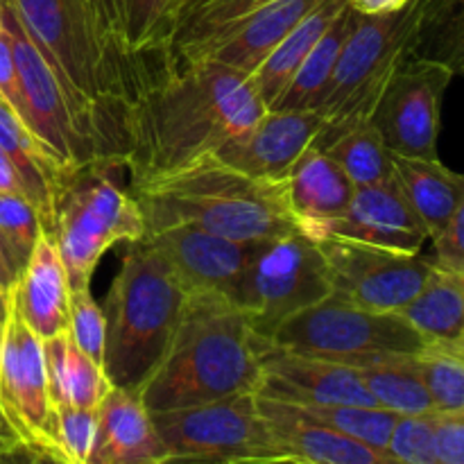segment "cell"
I'll return each mask as SVG.
<instances>
[{
	"label": "cell",
	"instance_id": "cell-22",
	"mask_svg": "<svg viewBox=\"0 0 464 464\" xmlns=\"http://www.w3.org/2000/svg\"><path fill=\"white\" fill-rule=\"evenodd\" d=\"M9 299L27 329L41 340L68 331V285L66 267L48 234H41L30 261L9 288Z\"/></svg>",
	"mask_w": 464,
	"mask_h": 464
},
{
	"label": "cell",
	"instance_id": "cell-34",
	"mask_svg": "<svg viewBox=\"0 0 464 464\" xmlns=\"http://www.w3.org/2000/svg\"><path fill=\"white\" fill-rule=\"evenodd\" d=\"M415 361L435 412H464V340H426Z\"/></svg>",
	"mask_w": 464,
	"mask_h": 464
},
{
	"label": "cell",
	"instance_id": "cell-41",
	"mask_svg": "<svg viewBox=\"0 0 464 464\" xmlns=\"http://www.w3.org/2000/svg\"><path fill=\"white\" fill-rule=\"evenodd\" d=\"M438 464H464V412H433Z\"/></svg>",
	"mask_w": 464,
	"mask_h": 464
},
{
	"label": "cell",
	"instance_id": "cell-3",
	"mask_svg": "<svg viewBox=\"0 0 464 464\" xmlns=\"http://www.w3.org/2000/svg\"><path fill=\"white\" fill-rule=\"evenodd\" d=\"M263 383L247 315L225 295L188 293L166 353L139 392L150 412L256 394Z\"/></svg>",
	"mask_w": 464,
	"mask_h": 464
},
{
	"label": "cell",
	"instance_id": "cell-5",
	"mask_svg": "<svg viewBox=\"0 0 464 464\" xmlns=\"http://www.w3.org/2000/svg\"><path fill=\"white\" fill-rule=\"evenodd\" d=\"M121 270L102 302V370L113 388L139 390L166 353L188 290L145 238L127 243Z\"/></svg>",
	"mask_w": 464,
	"mask_h": 464
},
{
	"label": "cell",
	"instance_id": "cell-30",
	"mask_svg": "<svg viewBox=\"0 0 464 464\" xmlns=\"http://www.w3.org/2000/svg\"><path fill=\"white\" fill-rule=\"evenodd\" d=\"M397 315L424 340H464V275L435 267Z\"/></svg>",
	"mask_w": 464,
	"mask_h": 464
},
{
	"label": "cell",
	"instance_id": "cell-42",
	"mask_svg": "<svg viewBox=\"0 0 464 464\" xmlns=\"http://www.w3.org/2000/svg\"><path fill=\"white\" fill-rule=\"evenodd\" d=\"M0 98L12 107V111L25 122V102H23L21 84H18V72L16 62H14V50H12V36L0 27Z\"/></svg>",
	"mask_w": 464,
	"mask_h": 464
},
{
	"label": "cell",
	"instance_id": "cell-29",
	"mask_svg": "<svg viewBox=\"0 0 464 464\" xmlns=\"http://www.w3.org/2000/svg\"><path fill=\"white\" fill-rule=\"evenodd\" d=\"M358 372L367 392L383 411L399 417L435 412L417 370L415 353H374L347 362Z\"/></svg>",
	"mask_w": 464,
	"mask_h": 464
},
{
	"label": "cell",
	"instance_id": "cell-23",
	"mask_svg": "<svg viewBox=\"0 0 464 464\" xmlns=\"http://www.w3.org/2000/svg\"><path fill=\"white\" fill-rule=\"evenodd\" d=\"M356 186L324 150L306 148L285 177V199L295 225L317 240L329 222L343 216Z\"/></svg>",
	"mask_w": 464,
	"mask_h": 464
},
{
	"label": "cell",
	"instance_id": "cell-15",
	"mask_svg": "<svg viewBox=\"0 0 464 464\" xmlns=\"http://www.w3.org/2000/svg\"><path fill=\"white\" fill-rule=\"evenodd\" d=\"M263 383L256 394L295 406H376L353 367L276 347L254 335Z\"/></svg>",
	"mask_w": 464,
	"mask_h": 464
},
{
	"label": "cell",
	"instance_id": "cell-43",
	"mask_svg": "<svg viewBox=\"0 0 464 464\" xmlns=\"http://www.w3.org/2000/svg\"><path fill=\"white\" fill-rule=\"evenodd\" d=\"M347 3L361 16H385V14L401 12L412 0H347Z\"/></svg>",
	"mask_w": 464,
	"mask_h": 464
},
{
	"label": "cell",
	"instance_id": "cell-11",
	"mask_svg": "<svg viewBox=\"0 0 464 464\" xmlns=\"http://www.w3.org/2000/svg\"><path fill=\"white\" fill-rule=\"evenodd\" d=\"M324 256L331 295L374 313H399L429 281L430 256L406 254L326 236L315 240Z\"/></svg>",
	"mask_w": 464,
	"mask_h": 464
},
{
	"label": "cell",
	"instance_id": "cell-1",
	"mask_svg": "<svg viewBox=\"0 0 464 464\" xmlns=\"http://www.w3.org/2000/svg\"><path fill=\"white\" fill-rule=\"evenodd\" d=\"M266 111L245 72L213 59L166 66L127 102L118 122V166L130 186L211 157Z\"/></svg>",
	"mask_w": 464,
	"mask_h": 464
},
{
	"label": "cell",
	"instance_id": "cell-28",
	"mask_svg": "<svg viewBox=\"0 0 464 464\" xmlns=\"http://www.w3.org/2000/svg\"><path fill=\"white\" fill-rule=\"evenodd\" d=\"M44 347L45 385L53 408L75 406L95 411L111 390L107 374L98 362L72 344L68 331L41 340Z\"/></svg>",
	"mask_w": 464,
	"mask_h": 464
},
{
	"label": "cell",
	"instance_id": "cell-9",
	"mask_svg": "<svg viewBox=\"0 0 464 464\" xmlns=\"http://www.w3.org/2000/svg\"><path fill=\"white\" fill-rule=\"evenodd\" d=\"M168 449V464H236L281 458L256 394H236L202 406L150 412Z\"/></svg>",
	"mask_w": 464,
	"mask_h": 464
},
{
	"label": "cell",
	"instance_id": "cell-37",
	"mask_svg": "<svg viewBox=\"0 0 464 464\" xmlns=\"http://www.w3.org/2000/svg\"><path fill=\"white\" fill-rule=\"evenodd\" d=\"M93 438L95 411L75 406L54 408L53 449L45 453H53L66 464H89Z\"/></svg>",
	"mask_w": 464,
	"mask_h": 464
},
{
	"label": "cell",
	"instance_id": "cell-13",
	"mask_svg": "<svg viewBox=\"0 0 464 464\" xmlns=\"http://www.w3.org/2000/svg\"><path fill=\"white\" fill-rule=\"evenodd\" d=\"M3 25L12 36L18 84L25 102V125L72 170L86 163L107 161L98 145L80 127L57 77L50 71L34 41L23 30L7 0Z\"/></svg>",
	"mask_w": 464,
	"mask_h": 464
},
{
	"label": "cell",
	"instance_id": "cell-24",
	"mask_svg": "<svg viewBox=\"0 0 464 464\" xmlns=\"http://www.w3.org/2000/svg\"><path fill=\"white\" fill-rule=\"evenodd\" d=\"M104 32L148 75L168 66L172 9L177 0H93Z\"/></svg>",
	"mask_w": 464,
	"mask_h": 464
},
{
	"label": "cell",
	"instance_id": "cell-7",
	"mask_svg": "<svg viewBox=\"0 0 464 464\" xmlns=\"http://www.w3.org/2000/svg\"><path fill=\"white\" fill-rule=\"evenodd\" d=\"M113 161H95L68 175L54 204L53 238L71 290L91 288L100 258L116 243H134L145 234L134 195L116 179Z\"/></svg>",
	"mask_w": 464,
	"mask_h": 464
},
{
	"label": "cell",
	"instance_id": "cell-10",
	"mask_svg": "<svg viewBox=\"0 0 464 464\" xmlns=\"http://www.w3.org/2000/svg\"><path fill=\"white\" fill-rule=\"evenodd\" d=\"M270 343L347 365L374 353H417L426 340L397 313L365 311L329 295L279 324Z\"/></svg>",
	"mask_w": 464,
	"mask_h": 464
},
{
	"label": "cell",
	"instance_id": "cell-26",
	"mask_svg": "<svg viewBox=\"0 0 464 464\" xmlns=\"http://www.w3.org/2000/svg\"><path fill=\"white\" fill-rule=\"evenodd\" d=\"M392 177L424 225L429 240L451 220L456 208L464 204L462 175L444 166L440 159L392 154Z\"/></svg>",
	"mask_w": 464,
	"mask_h": 464
},
{
	"label": "cell",
	"instance_id": "cell-51",
	"mask_svg": "<svg viewBox=\"0 0 464 464\" xmlns=\"http://www.w3.org/2000/svg\"><path fill=\"white\" fill-rule=\"evenodd\" d=\"M3 14H5V0H0V27H3Z\"/></svg>",
	"mask_w": 464,
	"mask_h": 464
},
{
	"label": "cell",
	"instance_id": "cell-21",
	"mask_svg": "<svg viewBox=\"0 0 464 464\" xmlns=\"http://www.w3.org/2000/svg\"><path fill=\"white\" fill-rule=\"evenodd\" d=\"M168 449L134 390L113 388L95 408L89 464H168Z\"/></svg>",
	"mask_w": 464,
	"mask_h": 464
},
{
	"label": "cell",
	"instance_id": "cell-33",
	"mask_svg": "<svg viewBox=\"0 0 464 464\" xmlns=\"http://www.w3.org/2000/svg\"><path fill=\"white\" fill-rule=\"evenodd\" d=\"M324 150L356 188L392 179V154L370 121L340 134Z\"/></svg>",
	"mask_w": 464,
	"mask_h": 464
},
{
	"label": "cell",
	"instance_id": "cell-14",
	"mask_svg": "<svg viewBox=\"0 0 464 464\" xmlns=\"http://www.w3.org/2000/svg\"><path fill=\"white\" fill-rule=\"evenodd\" d=\"M0 417L16 442L34 451L53 449L54 408L45 385L44 347L12 299L0 324Z\"/></svg>",
	"mask_w": 464,
	"mask_h": 464
},
{
	"label": "cell",
	"instance_id": "cell-31",
	"mask_svg": "<svg viewBox=\"0 0 464 464\" xmlns=\"http://www.w3.org/2000/svg\"><path fill=\"white\" fill-rule=\"evenodd\" d=\"M270 3L275 0H177L172 12L168 66L181 62L216 32L234 25Z\"/></svg>",
	"mask_w": 464,
	"mask_h": 464
},
{
	"label": "cell",
	"instance_id": "cell-35",
	"mask_svg": "<svg viewBox=\"0 0 464 464\" xmlns=\"http://www.w3.org/2000/svg\"><path fill=\"white\" fill-rule=\"evenodd\" d=\"M285 403V401H284ZM295 406V403H290ZM308 420L326 426L331 430L358 440L362 444L388 451L390 435L399 415L383 411L379 406H295Z\"/></svg>",
	"mask_w": 464,
	"mask_h": 464
},
{
	"label": "cell",
	"instance_id": "cell-44",
	"mask_svg": "<svg viewBox=\"0 0 464 464\" xmlns=\"http://www.w3.org/2000/svg\"><path fill=\"white\" fill-rule=\"evenodd\" d=\"M0 195H23L25 198L21 175L3 150H0Z\"/></svg>",
	"mask_w": 464,
	"mask_h": 464
},
{
	"label": "cell",
	"instance_id": "cell-38",
	"mask_svg": "<svg viewBox=\"0 0 464 464\" xmlns=\"http://www.w3.org/2000/svg\"><path fill=\"white\" fill-rule=\"evenodd\" d=\"M104 334H107V324H104L102 308L95 302L91 288L71 290L68 335H71L72 344L100 367H102L104 358Z\"/></svg>",
	"mask_w": 464,
	"mask_h": 464
},
{
	"label": "cell",
	"instance_id": "cell-36",
	"mask_svg": "<svg viewBox=\"0 0 464 464\" xmlns=\"http://www.w3.org/2000/svg\"><path fill=\"white\" fill-rule=\"evenodd\" d=\"M44 225L36 208L23 195H0V254L12 270L14 281L21 275Z\"/></svg>",
	"mask_w": 464,
	"mask_h": 464
},
{
	"label": "cell",
	"instance_id": "cell-20",
	"mask_svg": "<svg viewBox=\"0 0 464 464\" xmlns=\"http://www.w3.org/2000/svg\"><path fill=\"white\" fill-rule=\"evenodd\" d=\"M256 403L281 458H295L306 464H399L388 451L326 429L290 403L261 394H256Z\"/></svg>",
	"mask_w": 464,
	"mask_h": 464
},
{
	"label": "cell",
	"instance_id": "cell-32",
	"mask_svg": "<svg viewBox=\"0 0 464 464\" xmlns=\"http://www.w3.org/2000/svg\"><path fill=\"white\" fill-rule=\"evenodd\" d=\"M356 16L358 14L349 7V3L340 9L334 23L326 27L324 34L320 36V41L313 45L308 57L304 59L297 75L293 77L275 109H317L326 86H329L331 75H334L340 53H343L344 41L352 34Z\"/></svg>",
	"mask_w": 464,
	"mask_h": 464
},
{
	"label": "cell",
	"instance_id": "cell-47",
	"mask_svg": "<svg viewBox=\"0 0 464 464\" xmlns=\"http://www.w3.org/2000/svg\"><path fill=\"white\" fill-rule=\"evenodd\" d=\"M236 464H306L299 462L295 458H263V460H247V462H236Z\"/></svg>",
	"mask_w": 464,
	"mask_h": 464
},
{
	"label": "cell",
	"instance_id": "cell-4",
	"mask_svg": "<svg viewBox=\"0 0 464 464\" xmlns=\"http://www.w3.org/2000/svg\"><path fill=\"white\" fill-rule=\"evenodd\" d=\"M130 193L143 213L145 234L193 225L236 240H272L299 231L285 199V179L247 177L213 154L130 186Z\"/></svg>",
	"mask_w": 464,
	"mask_h": 464
},
{
	"label": "cell",
	"instance_id": "cell-2",
	"mask_svg": "<svg viewBox=\"0 0 464 464\" xmlns=\"http://www.w3.org/2000/svg\"><path fill=\"white\" fill-rule=\"evenodd\" d=\"M48 62L77 122L118 166L122 109L152 80L113 45L93 0H7ZM121 168V166H118Z\"/></svg>",
	"mask_w": 464,
	"mask_h": 464
},
{
	"label": "cell",
	"instance_id": "cell-40",
	"mask_svg": "<svg viewBox=\"0 0 464 464\" xmlns=\"http://www.w3.org/2000/svg\"><path fill=\"white\" fill-rule=\"evenodd\" d=\"M430 245H433L430 261L435 263V267L464 275V204L456 208L451 220L430 238Z\"/></svg>",
	"mask_w": 464,
	"mask_h": 464
},
{
	"label": "cell",
	"instance_id": "cell-25",
	"mask_svg": "<svg viewBox=\"0 0 464 464\" xmlns=\"http://www.w3.org/2000/svg\"><path fill=\"white\" fill-rule=\"evenodd\" d=\"M0 150L18 170L23 190L36 208L45 234L53 229L54 204L72 168H68L0 98Z\"/></svg>",
	"mask_w": 464,
	"mask_h": 464
},
{
	"label": "cell",
	"instance_id": "cell-12",
	"mask_svg": "<svg viewBox=\"0 0 464 464\" xmlns=\"http://www.w3.org/2000/svg\"><path fill=\"white\" fill-rule=\"evenodd\" d=\"M456 72L440 62L412 57L390 75L370 122L385 148L399 157L440 159L442 100Z\"/></svg>",
	"mask_w": 464,
	"mask_h": 464
},
{
	"label": "cell",
	"instance_id": "cell-6",
	"mask_svg": "<svg viewBox=\"0 0 464 464\" xmlns=\"http://www.w3.org/2000/svg\"><path fill=\"white\" fill-rule=\"evenodd\" d=\"M433 0H412L401 12L361 16L344 41L317 111L324 118L315 148H326L340 134L370 121L385 82L406 59L420 57Z\"/></svg>",
	"mask_w": 464,
	"mask_h": 464
},
{
	"label": "cell",
	"instance_id": "cell-48",
	"mask_svg": "<svg viewBox=\"0 0 464 464\" xmlns=\"http://www.w3.org/2000/svg\"><path fill=\"white\" fill-rule=\"evenodd\" d=\"M14 442H16V440H14V435L9 433V429L5 426L3 417H0V449L9 447V444H14Z\"/></svg>",
	"mask_w": 464,
	"mask_h": 464
},
{
	"label": "cell",
	"instance_id": "cell-16",
	"mask_svg": "<svg viewBox=\"0 0 464 464\" xmlns=\"http://www.w3.org/2000/svg\"><path fill=\"white\" fill-rule=\"evenodd\" d=\"M143 238L175 270L188 293L234 297V290L263 240H236L193 225L148 231Z\"/></svg>",
	"mask_w": 464,
	"mask_h": 464
},
{
	"label": "cell",
	"instance_id": "cell-27",
	"mask_svg": "<svg viewBox=\"0 0 464 464\" xmlns=\"http://www.w3.org/2000/svg\"><path fill=\"white\" fill-rule=\"evenodd\" d=\"M344 5H347V0H322L311 14H306L281 39V44L249 75V84H252L254 93L258 95L263 107L275 109V104L279 102L293 77L297 75L299 66L308 57L313 45L320 41V36L324 34L326 27L334 23V18L338 16Z\"/></svg>",
	"mask_w": 464,
	"mask_h": 464
},
{
	"label": "cell",
	"instance_id": "cell-8",
	"mask_svg": "<svg viewBox=\"0 0 464 464\" xmlns=\"http://www.w3.org/2000/svg\"><path fill=\"white\" fill-rule=\"evenodd\" d=\"M331 295L324 256L302 231L263 240L245 267L231 302L247 315L254 335L270 340L288 317Z\"/></svg>",
	"mask_w": 464,
	"mask_h": 464
},
{
	"label": "cell",
	"instance_id": "cell-17",
	"mask_svg": "<svg viewBox=\"0 0 464 464\" xmlns=\"http://www.w3.org/2000/svg\"><path fill=\"white\" fill-rule=\"evenodd\" d=\"M322 125L324 118L317 109H266L213 157L247 177L284 181L304 150L315 143Z\"/></svg>",
	"mask_w": 464,
	"mask_h": 464
},
{
	"label": "cell",
	"instance_id": "cell-18",
	"mask_svg": "<svg viewBox=\"0 0 464 464\" xmlns=\"http://www.w3.org/2000/svg\"><path fill=\"white\" fill-rule=\"evenodd\" d=\"M326 236L406 254H420L429 240L424 225L412 211L411 202L394 177L383 184L353 188L343 216L329 222L317 238Z\"/></svg>",
	"mask_w": 464,
	"mask_h": 464
},
{
	"label": "cell",
	"instance_id": "cell-19",
	"mask_svg": "<svg viewBox=\"0 0 464 464\" xmlns=\"http://www.w3.org/2000/svg\"><path fill=\"white\" fill-rule=\"evenodd\" d=\"M320 3L322 0H275L249 16L240 18L234 25L208 36L181 62L213 59L249 77L261 66L263 59L281 44V39Z\"/></svg>",
	"mask_w": 464,
	"mask_h": 464
},
{
	"label": "cell",
	"instance_id": "cell-49",
	"mask_svg": "<svg viewBox=\"0 0 464 464\" xmlns=\"http://www.w3.org/2000/svg\"><path fill=\"white\" fill-rule=\"evenodd\" d=\"M36 460H39V464H66L63 460H59V458H54L53 453L45 451H36Z\"/></svg>",
	"mask_w": 464,
	"mask_h": 464
},
{
	"label": "cell",
	"instance_id": "cell-45",
	"mask_svg": "<svg viewBox=\"0 0 464 464\" xmlns=\"http://www.w3.org/2000/svg\"><path fill=\"white\" fill-rule=\"evenodd\" d=\"M0 464H39L36 451L23 442H14L0 449Z\"/></svg>",
	"mask_w": 464,
	"mask_h": 464
},
{
	"label": "cell",
	"instance_id": "cell-39",
	"mask_svg": "<svg viewBox=\"0 0 464 464\" xmlns=\"http://www.w3.org/2000/svg\"><path fill=\"white\" fill-rule=\"evenodd\" d=\"M430 415H411L397 420L390 435L388 453L399 464H438Z\"/></svg>",
	"mask_w": 464,
	"mask_h": 464
},
{
	"label": "cell",
	"instance_id": "cell-46",
	"mask_svg": "<svg viewBox=\"0 0 464 464\" xmlns=\"http://www.w3.org/2000/svg\"><path fill=\"white\" fill-rule=\"evenodd\" d=\"M14 285V275L12 270L7 267V263H5L3 254H0V290H5V293H9V288Z\"/></svg>",
	"mask_w": 464,
	"mask_h": 464
},
{
	"label": "cell",
	"instance_id": "cell-50",
	"mask_svg": "<svg viewBox=\"0 0 464 464\" xmlns=\"http://www.w3.org/2000/svg\"><path fill=\"white\" fill-rule=\"evenodd\" d=\"M7 308H9V293L0 290V324H3L5 317H7Z\"/></svg>",
	"mask_w": 464,
	"mask_h": 464
}]
</instances>
